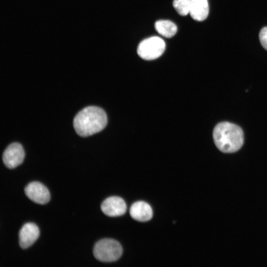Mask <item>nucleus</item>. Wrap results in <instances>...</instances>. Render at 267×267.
<instances>
[{"label": "nucleus", "instance_id": "obj_1", "mask_svg": "<svg viewBox=\"0 0 267 267\" xmlns=\"http://www.w3.org/2000/svg\"><path fill=\"white\" fill-rule=\"evenodd\" d=\"M107 117L101 108L89 106L81 110L75 116L73 126L77 134L89 136L101 131L106 126Z\"/></svg>", "mask_w": 267, "mask_h": 267}, {"label": "nucleus", "instance_id": "obj_2", "mask_svg": "<svg viewBox=\"0 0 267 267\" xmlns=\"http://www.w3.org/2000/svg\"><path fill=\"white\" fill-rule=\"evenodd\" d=\"M213 138L218 148L224 153H232L242 146L244 135L237 125L227 122L220 123L215 127Z\"/></svg>", "mask_w": 267, "mask_h": 267}, {"label": "nucleus", "instance_id": "obj_3", "mask_svg": "<svg viewBox=\"0 0 267 267\" xmlns=\"http://www.w3.org/2000/svg\"><path fill=\"white\" fill-rule=\"evenodd\" d=\"M123 249L121 244L116 240L105 238L96 243L93 253L98 260L104 262H114L122 256Z\"/></svg>", "mask_w": 267, "mask_h": 267}, {"label": "nucleus", "instance_id": "obj_4", "mask_svg": "<svg viewBox=\"0 0 267 267\" xmlns=\"http://www.w3.org/2000/svg\"><path fill=\"white\" fill-rule=\"evenodd\" d=\"M166 44L160 37L154 36L143 40L139 44L137 52L142 59L147 60L155 59L163 53Z\"/></svg>", "mask_w": 267, "mask_h": 267}, {"label": "nucleus", "instance_id": "obj_5", "mask_svg": "<svg viewBox=\"0 0 267 267\" xmlns=\"http://www.w3.org/2000/svg\"><path fill=\"white\" fill-rule=\"evenodd\" d=\"M25 153L22 146L19 143L10 144L4 150L2 155L4 164L9 169H13L23 161Z\"/></svg>", "mask_w": 267, "mask_h": 267}, {"label": "nucleus", "instance_id": "obj_6", "mask_svg": "<svg viewBox=\"0 0 267 267\" xmlns=\"http://www.w3.org/2000/svg\"><path fill=\"white\" fill-rule=\"evenodd\" d=\"M27 197L35 203L45 204L50 199L48 189L42 183L38 181L29 183L25 188Z\"/></svg>", "mask_w": 267, "mask_h": 267}, {"label": "nucleus", "instance_id": "obj_7", "mask_svg": "<svg viewBox=\"0 0 267 267\" xmlns=\"http://www.w3.org/2000/svg\"><path fill=\"white\" fill-rule=\"evenodd\" d=\"M102 212L109 217H118L124 215L127 211L125 201L118 196H111L105 199L101 205Z\"/></svg>", "mask_w": 267, "mask_h": 267}, {"label": "nucleus", "instance_id": "obj_8", "mask_svg": "<svg viewBox=\"0 0 267 267\" xmlns=\"http://www.w3.org/2000/svg\"><path fill=\"white\" fill-rule=\"evenodd\" d=\"M40 231L37 225L33 222L24 224L19 233V245L22 249L31 246L39 236Z\"/></svg>", "mask_w": 267, "mask_h": 267}, {"label": "nucleus", "instance_id": "obj_9", "mask_svg": "<svg viewBox=\"0 0 267 267\" xmlns=\"http://www.w3.org/2000/svg\"><path fill=\"white\" fill-rule=\"evenodd\" d=\"M130 214L133 219L139 222L148 221L153 216L151 206L142 201L134 203L130 207Z\"/></svg>", "mask_w": 267, "mask_h": 267}, {"label": "nucleus", "instance_id": "obj_10", "mask_svg": "<svg viewBox=\"0 0 267 267\" xmlns=\"http://www.w3.org/2000/svg\"><path fill=\"white\" fill-rule=\"evenodd\" d=\"M208 0H190L189 13L195 20L202 21L205 20L209 14Z\"/></svg>", "mask_w": 267, "mask_h": 267}, {"label": "nucleus", "instance_id": "obj_11", "mask_svg": "<svg viewBox=\"0 0 267 267\" xmlns=\"http://www.w3.org/2000/svg\"><path fill=\"white\" fill-rule=\"evenodd\" d=\"M157 32L162 36L170 38L173 37L177 32L176 25L170 20H160L155 23Z\"/></svg>", "mask_w": 267, "mask_h": 267}, {"label": "nucleus", "instance_id": "obj_12", "mask_svg": "<svg viewBox=\"0 0 267 267\" xmlns=\"http://www.w3.org/2000/svg\"><path fill=\"white\" fill-rule=\"evenodd\" d=\"M173 4L179 15L185 16L189 13L190 0H174Z\"/></svg>", "mask_w": 267, "mask_h": 267}, {"label": "nucleus", "instance_id": "obj_13", "mask_svg": "<svg viewBox=\"0 0 267 267\" xmlns=\"http://www.w3.org/2000/svg\"><path fill=\"white\" fill-rule=\"evenodd\" d=\"M259 40L263 47L267 50V27H265L261 30Z\"/></svg>", "mask_w": 267, "mask_h": 267}]
</instances>
